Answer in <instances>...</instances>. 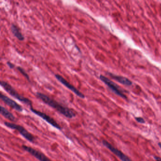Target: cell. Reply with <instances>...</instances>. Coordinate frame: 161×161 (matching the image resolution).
Returning a JSON list of instances; mask_svg holds the SVG:
<instances>
[{
    "label": "cell",
    "mask_w": 161,
    "mask_h": 161,
    "mask_svg": "<svg viewBox=\"0 0 161 161\" xmlns=\"http://www.w3.org/2000/svg\"><path fill=\"white\" fill-rule=\"evenodd\" d=\"M36 96L37 98L42 101L43 103L54 109L58 112L66 117L67 118L71 119L76 116V113L74 110L63 105L49 96L40 92H36Z\"/></svg>",
    "instance_id": "6da1fadb"
},
{
    "label": "cell",
    "mask_w": 161,
    "mask_h": 161,
    "mask_svg": "<svg viewBox=\"0 0 161 161\" xmlns=\"http://www.w3.org/2000/svg\"><path fill=\"white\" fill-rule=\"evenodd\" d=\"M0 84L4 89L5 90L6 92L9 94L11 97L21 102V103H23L26 105H28L29 107H32V102L31 101V100L18 93L17 91L14 88L12 87V86L10 85V84L5 81L1 80L0 82Z\"/></svg>",
    "instance_id": "7a4b0ae2"
},
{
    "label": "cell",
    "mask_w": 161,
    "mask_h": 161,
    "mask_svg": "<svg viewBox=\"0 0 161 161\" xmlns=\"http://www.w3.org/2000/svg\"><path fill=\"white\" fill-rule=\"evenodd\" d=\"M4 124L5 126L9 129L17 130L18 132L24 137V139L27 140L29 142L31 143L35 142V139H36L35 137L31 133L29 132V131L22 126L8 122H4Z\"/></svg>",
    "instance_id": "3957f363"
},
{
    "label": "cell",
    "mask_w": 161,
    "mask_h": 161,
    "mask_svg": "<svg viewBox=\"0 0 161 161\" xmlns=\"http://www.w3.org/2000/svg\"><path fill=\"white\" fill-rule=\"evenodd\" d=\"M30 110L31 111V112L44 119V121L47 122L52 126L54 128L57 129L58 130H62V127L61 126L57 123V122H56L55 119L52 118L50 116H49L44 112L36 110L35 109H34L33 107L30 108Z\"/></svg>",
    "instance_id": "277c9868"
},
{
    "label": "cell",
    "mask_w": 161,
    "mask_h": 161,
    "mask_svg": "<svg viewBox=\"0 0 161 161\" xmlns=\"http://www.w3.org/2000/svg\"><path fill=\"white\" fill-rule=\"evenodd\" d=\"M22 148L24 150L29 153L31 155L33 156L39 161H52L50 159L48 158L43 152L35 148H33L32 147L22 145Z\"/></svg>",
    "instance_id": "5b68a950"
},
{
    "label": "cell",
    "mask_w": 161,
    "mask_h": 161,
    "mask_svg": "<svg viewBox=\"0 0 161 161\" xmlns=\"http://www.w3.org/2000/svg\"><path fill=\"white\" fill-rule=\"evenodd\" d=\"M101 81H103L104 83L105 84V85L108 87L109 88H110L111 90L112 91V92L115 94H117L118 96L119 97H122V98H126V96L122 93V91L120 90L118 87L116 85V84L111 81L110 79H108L106 77L101 75L99 77Z\"/></svg>",
    "instance_id": "8992f818"
},
{
    "label": "cell",
    "mask_w": 161,
    "mask_h": 161,
    "mask_svg": "<svg viewBox=\"0 0 161 161\" xmlns=\"http://www.w3.org/2000/svg\"><path fill=\"white\" fill-rule=\"evenodd\" d=\"M55 77L60 83L62 84V85L65 86L66 87L68 88L69 89L72 91L76 96L79 97L80 98L84 99L85 96L83 94L80 92L78 89H77L74 86L69 83L68 81L66 80L64 78H63L62 76L59 74H55Z\"/></svg>",
    "instance_id": "52a82bcc"
},
{
    "label": "cell",
    "mask_w": 161,
    "mask_h": 161,
    "mask_svg": "<svg viewBox=\"0 0 161 161\" xmlns=\"http://www.w3.org/2000/svg\"><path fill=\"white\" fill-rule=\"evenodd\" d=\"M102 143H103L104 146H105L106 148H107L108 149H109V150H110L112 153H113V154L116 155L121 161H132L130 158L128 157V156L125 155V154H123L121 151L113 147L107 141H106L105 140H103L102 141Z\"/></svg>",
    "instance_id": "ba28073f"
},
{
    "label": "cell",
    "mask_w": 161,
    "mask_h": 161,
    "mask_svg": "<svg viewBox=\"0 0 161 161\" xmlns=\"http://www.w3.org/2000/svg\"><path fill=\"white\" fill-rule=\"evenodd\" d=\"M0 98L6 105L9 106L10 107L13 109L18 112H22L23 111V108L20 104H18L16 102L13 100V99H11L7 96H5L3 94H0Z\"/></svg>",
    "instance_id": "9c48e42d"
},
{
    "label": "cell",
    "mask_w": 161,
    "mask_h": 161,
    "mask_svg": "<svg viewBox=\"0 0 161 161\" xmlns=\"http://www.w3.org/2000/svg\"><path fill=\"white\" fill-rule=\"evenodd\" d=\"M0 112L2 116H4V118L9 119V121L11 122H17L18 119L14 115L13 113H11V112L8 110L7 109L4 107V106H1L0 107Z\"/></svg>",
    "instance_id": "30bf717a"
},
{
    "label": "cell",
    "mask_w": 161,
    "mask_h": 161,
    "mask_svg": "<svg viewBox=\"0 0 161 161\" xmlns=\"http://www.w3.org/2000/svg\"><path fill=\"white\" fill-rule=\"evenodd\" d=\"M108 74L112 78L114 79L115 80L122 84L128 86L132 85V83L130 80H129L128 78H125L124 77L115 75L112 74V73H108Z\"/></svg>",
    "instance_id": "8fae6325"
},
{
    "label": "cell",
    "mask_w": 161,
    "mask_h": 161,
    "mask_svg": "<svg viewBox=\"0 0 161 161\" xmlns=\"http://www.w3.org/2000/svg\"><path fill=\"white\" fill-rule=\"evenodd\" d=\"M11 31L13 35L19 41H23L25 39L24 36L21 32L19 28L15 24H12L11 26Z\"/></svg>",
    "instance_id": "7c38bea8"
},
{
    "label": "cell",
    "mask_w": 161,
    "mask_h": 161,
    "mask_svg": "<svg viewBox=\"0 0 161 161\" xmlns=\"http://www.w3.org/2000/svg\"><path fill=\"white\" fill-rule=\"evenodd\" d=\"M17 69H18V71L20 72L21 74L23 76L27 79L29 80V81H30V78L28 75V73H26V72L25 71V69L23 68H21L20 67H17Z\"/></svg>",
    "instance_id": "4fadbf2b"
},
{
    "label": "cell",
    "mask_w": 161,
    "mask_h": 161,
    "mask_svg": "<svg viewBox=\"0 0 161 161\" xmlns=\"http://www.w3.org/2000/svg\"><path fill=\"white\" fill-rule=\"evenodd\" d=\"M136 121H137L138 122L140 123H145V121L142 117H136Z\"/></svg>",
    "instance_id": "5bb4252c"
},
{
    "label": "cell",
    "mask_w": 161,
    "mask_h": 161,
    "mask_svg": "<svg viewBox=\"0 0 161 161\" xmlns=\"http://www.w3.org/2000/svg\"><path fill=\"white\" fill-rule=\"evenodd\" d=\"M7 65L9 67L10 69H13V68H14L15 67V65L14 64H13V63L10 62H7Z\"/></svg>",
    "instance_id": "9a60e30c"
},
{
    "label": "cell",
    "mask_w": 161,
    "mask_h": 161,
    "mask_svg": "<svg viewBox=\"0 0 161 161\" xmlns=\"http://www.w3.org/2000/svg\"><path fill=\"white\" fill-rule=\"evenodd\" d=\"M155 160H156V161H161V158L159 157L155 156Z\"/></svg>",
    "instance_id": "2e32d148"
},
{
    "label": "cell",
    "mask_w": 161,
    "mask_h": 161,
    "mask_svg": "<svg viewBox=\"0 0 161 161\" xmlns=\"http://www.w3.org/2000/svg\"><path fill=\"white\" fill-rule=\"evenodd\" d=\"M158 146L159 147H160V148H161V143H159Z\"/></svg>",
    "instance_id": "e0dca14e"
}]
</instances>
